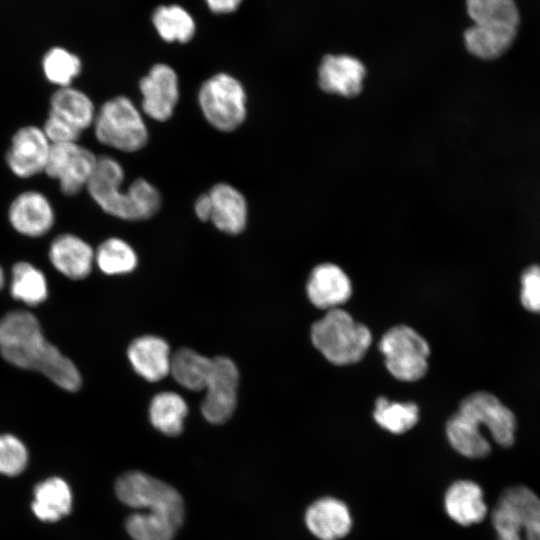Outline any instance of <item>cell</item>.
Returning a JSON list of instances; mask_svg holds the SVG:
<instances>
[{"label": "cell", "instance_id": "30", "mask_svg": "<svg viewBox=\"0 0 540 540\" xmlns=\"http://www.w3.org/2000/svg\"><path fill=\"white\" fill-rule=\"evenodd\" d=\"M10 292L15 300L28 306H37L48 296L46 277L33 264L17 262L12 268Z\"/></svg>", "mask_w": 540, "mask_h": 540}, {"label": "cell", "instance_id": "3", "mask_svg": "<svg viewBox=\"0 0 540 540\" xmlns=\"http://www.w3.org/2000/svg\"><path fill=\"white\" fill-rule=\"evenodd\" d=\"M311 340L318 351L334 365L360 361L372 342L368 327L356 322L343 309L328 310L311 327Z\"/></svg>", "mask_w": 540, "mask_h": 540}, {"label": "cell", "instance_id": "21", "mask_svg": "<svg viewBox=\"0 0 540 540\" xmlns=\"http://www.w3.org/2000/svg\"><path fill=\"white\" fill-rule=\"evenodd\" d=\"M444 507L448 516L462 526L479 523L487 514L481 487L469 480L456 481L448 488Z\"/></svg>", "mask_w": 540, "mask_h": 540}, {"label": "cell", "instance_id": "7", "mask_svg": "<svg viewBox=\"0 0 540 540\" xmlns=\"http://www.w3.org/2000/svg\"><path fill=\"white\" fill-rule=\"evenodd\" d=\"M115 491L119 500L130 507L165 515L179 527L183 523V499L165 482L143 472L131 471L118 478Z\"/></svg>", "mask_w": 540, "mask_h": 540}, {"label": "cell", "instance_id": "8", "mask_svg": "<svg viewBox=\"0 0 540 540\" xmlns=\"http://www.w3.org/2000/svg\"><path fill=\"white\" fill-rule=\"evenodd\" d=\"M379 349L393 377L401 381H417L427 372L430 348L413 328L396 325L382 336Z\"/></svg>", "mask_w": 540, "mask_h": 540}, {"label": "cell", "instance_id": "31", "mask_svg": "<svg viewBox=\"0 0 540 540\" xmlns=\"http://www.w3.org/2000/svg\"><path fill=\"white\" fill-rule=\"evenodd\" d=\"M95 262L103 273L121 275L130 273L137 267L138 257L128 242L118 237H110L98 246Z\"/></svg>", "mask_w": 540, "mask_h": 540}, {"label": "cell", "instance_id": "9", "mask_svg": "<svg viewBox=\"0 0 540 540\" xmlns=\"http://www.w3.org/2000/svg\"><path fill=\"white\" fill-rule=\"evenodd\" d=\"M98 156L78 142L51 144L44 173L57 180L64 195L74 196L86 189Z\"/></svg>", "mask_w": 540, "mask_h": 540}, {"label": "cell", "instance_id": "6", "mask_svg": "<svg viewBox=\"0 0 540 540\" xmlns=\"http://www.w3.org/2000/svg\"><path fill=\"white\" fill-rule=\"evenodd\" d=\"M491 516L497 540H540V498L525 486L505 490Z\"/></svg>", "mask_w": 540, "mask_h": 540}, {"label": "cell", "instance_id": "15", "mask_svg": "<svg viewBox=\"0 0 540 540\" xmlns=\"http://www.w3.org/2000/svg\"><path fill=\"white\" fill-rule=\"evenodd\" d=\"M207 194L210 200L209 222L225 234L242 233L249 218L248 203L244 194L226 182L214 184Z\"/></svg>", "mask_w": 540, "mask_h": 540}, {"label": "cell", "instance_id": "23", "mask_svg": "<svg viewBox=\"0 0 540 540\" xmlns=\"http://www.w3.org/2000/svg\"><path fill=\"white\" fill-rule=\"evenodd\" d=\"M72 507V493L59 477H51L34 489L32 510L42 521L54 522L67 515Z\"/></svg>", "mask_w": 540, "mask_h": 540}, {"label": "cell", "instance_id": "13", "mask_svg": "<svg viewBox=\"0 0 540 540\" xmlns=\"http://www.w3.org/2000/svg\"><path fill=\"white\" fill-rule=\"evenodd\" d=\"M51 143L42 127L26 125L12 136L5 155L10 171L18 178L26 179L44 173Z\"/></svg>", "mask_w": 540, "mask_h": 540}, {"label": "cell", "instance_id": "32", "mask_svg": "<svg viewBox=\"0 0 540 540\" xmlns=\"http://www.w3.org/2000/svg\"><path fill=\"white\" fill-rule=\"evenodd\" d=\"M373 417L383 429L393 434H402L416 425L419 409L413 402H390L385 397H379L375 403Z\"/></svg>", "mask_w": 540, "mask_h": 540}, {"label": "cell", "instance_id": "25", "mask_svg": "<svg viewBox=\"0 0 540 540\" xmlns=\"http://www.w3.org/2000/svg\"><path fill=\"white\" fill-rule=\"evenodd\" d=\"M446 434L451 446L465 457L482 458L491 451L481 428L458 411L448 419Z\"/></svg>", "mask_w": 540, "mask_h": 540}, {"label": "cell", "instance_id": "38", "mask_svg": "<svg viewBox=\"0 0 540 540\" xmlns=\"http://www.w3.org/2000/svg\"><path fill=\"white\" fill-rule=\"evenodd\" d=\"M243 0H205L206 5L216 14H226L238 9Z\"/></svg>", "mask_w": 540, "mask_h": 540}, {"label": "cell", "instance_id": "24", "mask_svg": "<svg viewBox=\"0 0 540 540\" xmlns=\"http://www.w3.org/2000/svg\"><path fill=\"white\" fill-rule=\"evenodd\" d=\"M465 3L473 25L518 30L520 15L514 0H465Z\"/></svg>", "mask_w": 540, "mask_h": 540}, {"label": "cell", "instance_id": "28", "mask_svg": "<svg viewBox=\"0 0 540 540\" xmlns=\"http://www.w3.org/2000/svg\"><path fill=\"white\" fill-rule=\"evenodd\" d=\"M187 413L185 400L174 392L155 395L149 406L151 424L167 436H177L182 432Z\"/></svg>", "mask_w": 540, "mask_h": 540}, {"label": "cell", "instance_id": "35", "mask_svg": "<svg viewBox=\"0 0 540 540\" xmlns=\"http://www.w3.org/2000/svg\"><path fill=\"white\" fill-rule=\"evenodd\" d=\"M27 461V449L17 437L0 435V474L16 476L25 469Z\"/></svg>", "mask_w": 540, "mask_h": 540}, {"label": "cell", "instance_id": "40", "mask_svg": "<svg viewBox=\"0 0 540 540\" xmlns=\"http://www.w3.org/2000/svg\"><path fill=\"white\" fill-rule=\"evenodd\" d=\"M4 281H5L4 272H3L2 267L0 266V289L3 287Z\"/></svg>", "mask_w": 540, "mask_h": 540}, {"label": "cell", "instance_id": "36", "mask_svg": "<svg viewBox=\"0 0 540 540\" xmlns=\"http://www.w3.org/2000/svg\"><path fill=\"white\" fill-rule=\"evenodd\" d=\"M520 300L525 309L540 313V266L527 267L520 277Z\"/></svg>", "mask_w": 540, "mask_h": 540}, {"label": "cell", "instance_id": "5", "mask_svg": "<svg viewBox=\"0 0 540 540\" xmlns=\"http://www.w3.org/2000/svg\"><path fill=\"white\" fill-rule=\"evenodd\" d=\"M199 109L215 130L233 132L247 118V93L235 76L219 72L202 82L198 93Z\"/></svg>", "mask_w": 540, "mask_h": 540}, {"label": "cell", "instance_id": "12", "mask_svg": "<svg viewBox=\"0 0 540 540\" xmlns=\"http://www.w3.org/2000/svg\"><path fill=\"white\" fill-rule=\"evenodd\" d=\"M458 412L474 421L480 428L484 425L492 439L502 447H510L514 443L516 418L494 395L478 391L470 394L460 403Z\"/></svg>", "mask_w": 540, "mask_h": 540}, {"label": "cell", "instance_id": "26", "mask_svg": "<svg viewBox=\"0 0 540 540\" xmlns=\"http://www.w3.org/2000/svg\"><path fill=\"white\" fill-rule=\"evenodd\" d=\"M516 35V29H490L472 25L464 31L463 37L470 54L480 59L492 60L511 47Z\"/></svg>", "mask_w": 540, "mask_h": 540}, {"label": "cell", "instance_id": "37", "mask_svg": "<svg viewBox=\"0 0 540 540\" xmlns=\"http://www.w3.org/2000/svg\"><path fill=\"white\" fill-rule=\"evenodd\" d=\"M51 144L78 142L82 131L49 112L42 127Z\"/></svg>", "mask_w": 540, "mask_h": 540}, {"label": "cell", "instance_id": "18", "mask_svg": "<svg viewBox=\"0 0 540 540\" xmlns=\"http://www.w3.org/2000/svg\"><path fill=\"white\" fill-rule=\"evenodd\" d=\"M306 289L311 303L320 309L337 308L352 295L350 279L332 263L317 265L310 274Z\"/></svg>", "mask_w": 540, "mask_h": 540}, {"label": "cell", "instance_id": "14", "mask_svg": "<svg viewBox=\"0 0 540 540\" xmlns=\"http://www.w3.org/2000/svg\"><path fill=\"white\" fill-rule=\"evenodd\" d=\"M8 220L15 231L27 237L47 234L55 223V211L41 192L28 190L18 194L8 209Z\"/></svg>", "mask_w": 540, "mask_h": 540}, {"label": "cell", "instance_id": "11", "mask_svg": "<svg viewBox=\"0 0 540 540\" xmlns=\"http://www.w3.org/2000/svg\"><path fill=\"white\" fill-rule=\"evenodd\" d=\"M142 113L148 118L165 122L169 120L180 98L179 78L166 63L153 65L139 81Z\"/></svg>", "mask_w": 540, "mask_h": 540}, {"label": "cell", "instance_id": "39", "mask_svg": "<svg viewBox=\"0 0 540 540\" xmlns=\"http://www.w3.org/2000/svg\"><path fill=\"white\" fill-rule=\"evenodd\" d=\"M194 213L198 220L209 222L210 217V200L207 192L200 194L194 202Z\"/></svg>", "mask_w": 540, "mask_h": 540}, {"label": "cell", "instance_id": "16", "mask_svg": "<svg viewBox=\"0 0 540 540\" xmlns=\"http://www.w3.org/2000/svg\"><path fill=\"white\" fill-rule=\"evenodd\" d=\"M366 75L364 64L346 54H327L318 67L319 87L327 92L345 97L360 93Z\"/></svg>", "mask_w": 540, "mask_h": 540}, {"label": "cell", "instance_id": "20", "mask_svg": "<svg viewBox=\"0 0 540 540\" xmlns=\"http://www.w3.org/2000/svg\"><path fill=\"white\" fill-rule=\"evenodd\" d=\"M134 371L150 382L160 381L170 371L171 354L167 342L157 336L136 338L127 351Z\"/></svg>", "mask_w": 540, "mask_h": 540}, {"label": "cell", "instance_id": "34", "mask_svg": "<svg viewBox=\"0 0 540 540\" xmlns=\"http://www.w3.org/2000/svg\"><path fill=\"white\" fill-rule=\"evenodd\" d=\"M43 72L46 79L60 87L71 86L73 80L81 72V60L66 49L55 47L43 58Z\"/></svg>", "mask_w": 540, "mask_h": 540}, {"label": "cell", "instance_id": "2", "mask_svg": "<svg viewBox=\"0 0 540 540\" xmlns=\"http://www.w3.org/2000/svg\"><path fill=\"white\" fill-rule=\"evenodd\" d=\"M124 179L125 171L118 160L98 156L86 190L103 212L117 219L143 221L156 215L162 204L157 187L145 178H137L124 190Z\"/></svg>", "mask_w": 540, "mask_h": 540}, {"label": "cell", "instance_id": "1", "mask_svg": "<svg viewBox=\"0 0 540 540\" xmlns=\"http://www.w3.org/2000/svg\"><path fill=\"white\" fill-rule=\"evenodd\" d=\"M0 353L10 364L38 371L66 391L81 386L75 364L46 340L39 321L28 311H12L0 319Z\"/></svg>", "mask_w": 540, "mask_h": 540}, {"label": "cell", "instance_id": "17", "mask_svg": "<svg viewBox=\"0 0 540 540\" xmlns=\"http://www.w3.org/2000/svg\"><path fill=\"white\" fill-rule=\"evenodd\" d=\"M48 255L54 268L73 280L87 277L95 262V251L91 245L72 233L55 237Z\"/></svg>", "mask_w": 540, "mask_h": 540}, {"label": "cell", "instance_id": "22", "mask_svg": "<svg viewBox=\"0 0 540 540\" xmlns=\"http://www.w3.org/2000/svg\"><path fill=\"white\" fill-rule=\"evenodd\" d=\"M49 112L83 132L92 127L97 109L86 93L72 86H66L58 88L52 94Z\"/></svg>", "mask_w": 540, "mask_h": 540}, {"label": "cell", "instance_id": "10", "mask_svg": "<svg viewBox=\"0 0 540 540\" xmlns=\"http://www.w3.org/2000/svg\"><path fill=\"white\" fill-rule=\"evenodd\" d=\"M239 372L235 363L224 356L211 359L201 404L203 417L212 424H222L233 415L237 404Z\"/></svg>", "mask_w": 540, "mask_h": 540}, {"label": "cell", "instance_id": "33", "mask_svg": "<svg viewBox=\"0 0 540 540\" xmlns=\"http://www.w3.org/2000/svg\"><path fill=\"white\" fill-rule=\"evenodd\" d=\"M179 526L165 515L154 512L131 514L126 529L134 540H172Z\"/></svg>", "mask_w": 540, "mask_h": 540}, {"label": "cell", "instance_id": "19", "mask_svg": "<svg viewBox=\"0 0 540 540\" xmlns=\"http://www.w3.org/2000/svg\"><path fill=\"white\" fill-rule=\"evenodd\" d=\"M309 531L320 540H339L351 529L352 518L347 505L333 497L313 502L305 513Z\"/></svg>", "mask_w": 540, "mask_h": 540}, {"label": "cell", "instance_id": "27", "mask_svg": "<svg viewBox=\"0 0 540 540\" xmlns=\"http://www.w3.org/2000/svg\"><path fill=\"white\" fill-rule=\"evenodd\" d=\"M211 359L189 348H181L171 355L170 371L174 380L186 389H205Z\"/></svg>", "mask_w": 540, "mask_h": 540}, {"label": "cell", "instance_id": "29", "mask_svg": "<svg viewBox=\"0 0 540 540\" xmlns=\"http://www.w3.org/2000/svg\"><path fill=\"white\" fill-rule=\"evenodd\" d=\"M152 23L158 35L166 42L187 43L196 30L192 15L180 5H162L155 9Z\"/></svg>", "mask_w": 540, "mask_h": 540}, {"label": "cell", "instance_id": "4", "mask_svg": "<svg viewBox=\"0 0 540 540\" xmlns=\"http://www.w3.org/2000/svg\"><path fill=\"white\" fill-rule=\"evenodd\" d=\"M92 127L101 144L124 153L138 152L149 141L144 114L124 95L105 101L97 109Z\"/></svg>", "mask_w": 540, "mask_h": 540}]
</instances>
